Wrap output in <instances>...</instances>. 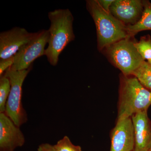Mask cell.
Segmentation results:
<instances>
[{
	"instance_id": "cell-1",
	"label": "cell",
	"mask_w": 151,
	"mask_h": 151,
	"mask_svg": "<svg viewBox=\"0 0 151 151\" xmlns=\"http://www.w3.org/2000/svg\"><path fill=\"white\" fill-rule=\"evenodd\" d=\"M50 26L48 30L50 37L45 55L49 63L55 66L60 55L70 42L74 40L73 17L68 9H58L49 12Z\"/></svg>"
},
{
	"instance_id": "cell-2",
	"label": "cell",
	"mask_w": 151,
	"mask_h": 151,
	"mask_svg": "<svg viewBox=\"0 0 151 151\" xmlns=\"http://www.w3.org/2000/svg\"><path fill=\"white\" fill-rule=\"evenodd\" d=\"M118 118H132L136 113L147 111L151 105V91L133 75L120 77Z\"/></svg>"
},
{
	"instance_id": "cell-3",
	"label": "cell",
	"mask_w": 151,
	"mask_h": 151,
	"mask_svg": "<svg viewBox=\"0 0 151 151\" xmlns=\"http://www.w3.org/2000/svg\"><path fill=\"white\" fill-rule=\"evenodd\" d=\"M86 7L96 26L97 45L100 50L129 37L127 25L111 13L105 11L97 0L86 1Z\"/></svg>"
},
{
	"instance_id": "cell-4",
	"label": "cell",
	"mask_w": 151,
	"mask_h": 151,
	"mask_svg": "<svg viewBox=\"0 0 151 151\" xmlns=\"http://www.w3.org/2000/svg\"><path fill=\"white\" fill-rule=\"evenodd\" d=\"M132 37H127L106 48L111 61L125 76L132 75L145 61L135 47Z\"/></svg>"
},
{
	"instance_id": "cell-5",
	"label": "cell",
	"mask_w": 151,
	"mask_h": 151,
	"mask_svg": "<svg viewBox=\"0 0 151 151\" xmlns=\"http://www.w3.org/2000/svg\"><path fill=\"white\" fill-rule=\"evenodd\" d=\"M31 69L30 67L19 71L8 69L4 74L9 79L11 86L5 113L19 127L27 121V114L22 103V85Z\"/></svg>"
},
{
	"instance_id": "cell-6",
	"label": "cell",
	"mask_w": 151,
	"mask_h": 151,
	"mask_svg": "<svg viewBox=\"0 0 151 151\" xmlns=\"http://www.w3.org/2000/svg\"><path fill=\"white\" fill-rule=\"evenodd\" d=\"M50 34L48 30L37 32L32 40L22 47L14 56V63L9 69L13 71L27 70L35 60L45 55V46L48 43Z\"/></svg>"
},
{
	"instance_id": "cell-7",
	"label": "cell",
	"mask_w": 151,
	"mask_h": 151,
	"mask_svg": "<svg viewBox=\"0 0 151 151\" xmlns=\"http://www.w3.org/2000/svg\"><path fill=\"white\" fill-rule=\"evenodd\" d=\"M37 32H29L23 28L16 27L0 33V58L14 56L22 47L34 38Z\"/></svg>"
},
{
	"instance_id": "cell-8",
	"label": "cell",
	"mask_w": 151,
	"mask_h": 151,
	"mask_svg": "<svg viewBox=\"0 0 151 151\" xmlns=\"http://www.w3.org/2000/svg\"><path fill=\"white\" fill-rule=\"evenodd\" d=\"M110 151H133L134 133L132 118L117 119L111 132Z\"/></svg>"
},
{
	"instance_id": "cell-9",
	"label": "cell",
	"mask_w": 151,
	"mask_h": 151,
	"mask_svg": "<svg viewBox=\"0 0 151 151\" xmlns=\"http://www.w3.org/2000/svg\"><path fill=\"white\" fill-rule=\"evenodd\" d=\"M25 138L19 127L5 113H0V151H14L24 145Z\"/></svg>"
},
{
	"instance_id": "cell-10",
	"label": "cell",
	"mask_w": 151,
	"mask_h": 151,
	"mask_svg": "<svg viewBox=\"0 0 151 151\" xmlns=\"http://www.w3.org/2000/svg\"><path fill=\"white\" fill-rule=\"evenodd\" d=\"M143 10V1L140 0H115L110 7L113 16L127 26L137 23Z\"/></svg>"
},
{
	"instance_id": "cell-11",
	"label": "cell",
	"mask_w": 151,
	"mask_h": 151,
	"mask_svg": "<svg viewBox=\"0 0 151 151\" xmlns=\"http://www.w3.org/2000/svg\"><path fill=\"white\" fill-rule=\"evenodd\" d=\"M134 133L133 151H148L151 148V122L147 111L136 113L132 117Z\"/></svg>"
},
{
	"instance_id": "cell-12",
	"label": "cell",
	"mask_w": 151,
	"mask_h": 151,
	"mask_svg": "<svg viewBox=\"0 0 151 151\" xmlns=\"http://www.w3.org/2000/svg\"><path fill=\"white\" fill-rule=\"evenodd\" d=\"M144 10L139 21L134 25L127 26L129 36L132 37L142 31L151 30V3L143 1Z\"/></svg>"
},
{
	"instance_id": "cell-13",
	"label": "cell",
	"mask_w": 151,
	"mask_h": 151,
	"mask_svg": "<svg viewBox=\"0 0 151 151\" xmlns=\"http://www.w3.org/2000/svg\"><path fill=\"white\" fill-rule=\"evenodd\" d=\"M134 76L144 87L151 91V64L144 61L133 72Z\"/></svg>"
},
{
	"instance_id": "cell-14",
	"label": "cell",
	"mask_w": 151,
	"mask_h": 151,
	"mask_svg": "<svg viewBox=\"0 0 151 151\" xmlns=\"http://www.w3.org/2000/svg\"><path fill=\"white\" fill-rule=\"evenodd\" d=\"M135 46L143 59L151 61V38L150 35L141 37L139 42H135Z\"/></svg>"
},
{
	"instance_id": "cell-15",
	"label": "cell",
	"mask_w": 151,
	"mask_h": 151,
	"mask_svg": "<svg viewBox=\"0 0 151 151\" xmlns=\"http://www.w3.org/2000/svg\"><path fill=\"white\" fill-rule=\"evenodd\" d=\"M11 83L7 77L3 74L0 79V113H5L7 100L11 90Z\"/></svg>"
},
{
	"instance_id": "cell-16",
	"label": "cell",
	"mask_w": 151,
	"mask_h": 151,
	"mask_svg": "<svg viewBox=\"0 0 151 151\" xmlns=\"http://www.w3.org/2000/svg\"><path fill=\"white\" fill-rule=\"evenodd\" d=\"M53 146L56 151H82L80 146L73 145L66 136H64Z\"/></svg>"
},
{
	"instance_id": "cell-17",
	"label": "cell",
	"mask_w": 151,
	"mask_h": 151,
	"mask_svg": "<svg viewBox=\"0 0 151 151\" xmlns=\"http://www.w3.org/2000/svg\"><path fill=\"white\" fill-rule=\"evenodd\" d=\"M14 56L6 59H1L0 60V76H1L5 72L9 69L14 63Z\"/></svg>"
},
{
	"instance_id": "cell-18",
	"label": "cell",
	"mask_w": 151,
	"mask_h": 151,
	"mask_svg": "<svg viewBox=\"0 0 151 151\" xmlns=\"http://www.w3.org/2000/svg\"><path fill=\"white\" fill-rule=\"evenodd\" d=\"M99 4L105 11L108 12H110V7L114 0H97Z\"/></svg>"
},
{
	"instance_id": "cell-19",
	"label": "cell",
	"mask_w": 151,
	"mask_h": 151,
	"mask_svg": "<svg viewBox=\"0 0 151 151\" xmlns=\"http://www.w3.org/2000/svg\"><path fill=\"white\" fill-rule=\"evenodd\" d=\"M37 151H56L54 146L47 143L42 144L39 146Z\"/></svg>"
},
{
	"instance_id": "cell-20",
	"label": "cell",
	"mask_w": 151,
	"mask_h": 151,
	"mask_svg": "<svg viewBox=\"0 0 151 151\" xmlns=\"http://www.w3.org/2000/svg\"><path fill=\"white\" fill-rule=\"evenodd\" d=\"M148 151H151V148L150 149V150H149Z\"/></svg>"
},
{
	"instance_id": "cell-21",
	"label": "cell",
	"mask_w": 151,
	"mask_h": 151,
	"mask_svg": "<svg viewBox=\"0 0 151 151\" xmlns=\"http://www.w3.org/2000/svg\"><path fill=\"white\" fill-rule=\"evenodd\" d=\"M149 62V63H150V64H151V61H150V62Z\"/></svg>"
}]
</instances>
